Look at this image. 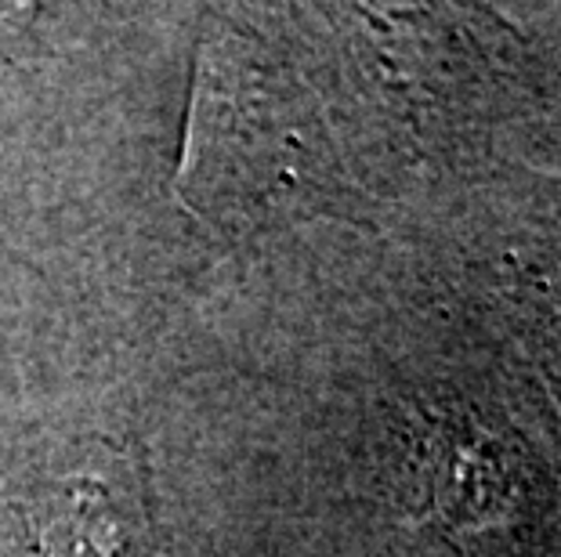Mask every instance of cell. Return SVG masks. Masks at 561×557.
Returning <instances> with one entry per match:
<instances>
[{"instance_id": "6da1fadb", "label": "cell", "mask_w": 561, "mask_h": 557, "mask_svg": "<svg viewBox=\"0 0 561 557\" xmlns=\"http://www.w3.org/2000/svg\"><path fill=\"white\" fill-rule=\"evenodd\" d=\"M22 525L33 557H127L141 514L102 474H62L22 500Z\"/></svg>"}]
</instances>
